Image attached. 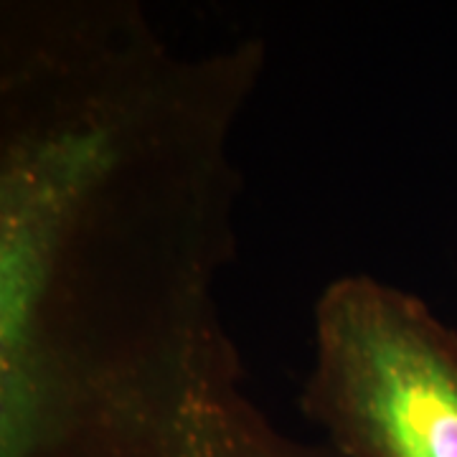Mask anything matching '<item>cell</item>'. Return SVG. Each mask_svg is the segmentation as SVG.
I'll use <instances>...</instances> for the list:
<instances>
[{"instance_id": "6da1fadb", "label": "cell", "mask_w": 457, "mask_h": 457, "mask_svg": "<svg viewBox=\"0 0 457 457\" xmlns=\"http://www.w3.org/2000/svg\"><path fill=\"white\" fill-rule=\"evenodd\" d=\"M303 404L336 457H457V333L394 285L336 279Z\"/></svg>"}, {"instance_id": "7a4b0ae2", "label": "cell", "mask_w": 457, "mask_h": 457, "mask_svg": "<svg viewBox=\"0 0 457 457\" xmlns=\"http://www.w3.org/2000/svg\"><path fill=\"white\" fill-rule=\"evenodd\" d=\"M89 457H312L264 427L245 402L221 386L209 394L173 440L161 447Z\"/></svg>"}]
</instances>
